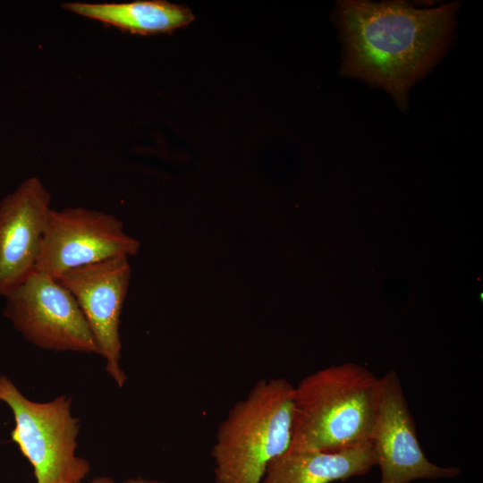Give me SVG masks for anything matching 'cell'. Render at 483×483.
Segmentation results:
<instances>
[{
	"mask_svg": "<svg viewBox=\"0 0 483 483\" xmlns=\"http://www.w3.org/2000/svg\"><path fill=\"white\" fill-rule=\"evenodd\" d=\"M457 8V3L419 9L403 1H340L343 74L383 88L406 109L410 88L449 43Z\"/></svg>",
	"mask_w": 483,
	"mask_h": 483,
	"instance_id": "1",
	"label": "cell"
},
{
	"mask_svg": "<svg viewBox=\"0 0 483 483\" xmlns=\"http://www.w3.org/2000/svg\"><path fill=\"white\" fill-rule=\"evenodd\" d=\"M58 483H72V482H58ZM90 483H114V480L107 477L95 478Z\"/></svg>",
	"mask_w": 483,
	"mask_h": 483,
	"instance_id": "13",
	"label": "cell"
},
{
	"mask_svg": "<svg viewBox=\"0 0 483 483\" xmlns=\"http://www.w3.org/2000/svg\"><path fill=\"white\" fill-rule=\"evenodd\" d=\"M370 442L376 466L381 471L380 483L453 479L460 474L459 468L435 464L424 453L400 378L394 370L379 377Z\"/></svg>",
	"mask_w": 483,
	"mask_h": 483,
	"instance_id": "7",
	"label": "cell"
},
{
	"mask_svg": "<svg viewBox=\"0 0 483 483\" xmlns=\"http://www.w3.org/2000/svg\"><path fill=\"white\" fill-rule=\"evenodd\" d=\"M379 377L344 363L318 370L293 387L289 449L336 452L370 441Z\"/></svg>",
	"mask_w": 483,
	"mask_h": 483,
	"instance_id": "2",
	"label": "cell"
},
{
	"mask_svg": "<svg viewBox=\"0 0 483 483\" xmlns=\"http://www.w3.org/2000/svg\"><path fill=\"white\" fill-rule=\"evenodd\" d=\"M4 299V317L37 347L99 355L77 301L54 277L34 271Z\"/></svg>",
	"mask_w": 483,
	"mask_h": 483,
	"instance_id": "5",
	"label": "cell"
},
{
	"mask_svg": "<svg viewBox=\"0 0 483 483\" xmlns=\"http://www.w3.org/2000/svg\"><path fill=\"white\" fill-rule=\"evenodd\" d=\"M123 483H164V482L157 480V479H144L142 477H138V478H133V479H128L124 480Z\"/></svg>",
	"mask_w": 483,
	"mask_h": 483,
	"instance_id": "12",
	"label": "cell"
},
{
	"mask_svg": "<svg viewBox=\"0 0 483 483\" xmlns=\"http://www.w3.org/2000/svg\"><path fill=\"white\" fill-rule=\"evenodd\" d=\"M0 401L13 411L12 440L31 464L37 483H80L87 476L89 463L75 453L79 419L72 415L71 398L36 402L0 376Z\"/></svg>",
	"mask_w": 483,
	"mask_h": 483,
	"instance_id": "4",
	"label": "cell"
},
{
	"mask_svg": "<svg viewBox=\"0 0 483 483\" xmlns=\"http://www.w3.org/2000/svg\"><path fill=\"white\" fill-rule=\"evenodd\" d=\"M293 387L284 378H262L229 410L212 448L216 483H260L289 449Z\"/></svg>",
	"mask_w": 483,
	"mask_h": 483,
	"instance_id": "3",
	"label": "cell"
},
{
	"mask_svg": "<svg viewBox=\"0 0 483 483\" xmlns=\"http://www.w3.org/2000/svg\"><path fill=\"white\" fill-rule=\"evenodd\" d=\"M51 197L38 177L0 200V298L35 271Z\"/></svg>",
	"mask_w": 483,
	"mask_h": 483,
	"instance_id": "9",
	"label": "cell"
},
{
	"mask_svg": "<svg viewBox=\"0 0 483 483\" xmlns=\"http://www.w3.org/2000/svg\"><path fill=\"white\" fill-rule=\"evenodd\" d=\"M139 248L113 215L81 207L51 209L35 271L57 279L72 268L135 255Z\"/></svg>",
	"mask_w": 483,
	"mask_h": 483,
	"instance_id": "6",
	"label": "cell"
},
{
	"mask_svg": "<svg viewBox=\"0 0 483 483\" xmlns=\"http://www.w3.org/2000/svg\"><path fill=\"white\" fill-rule=\"evenodd\" d=\"M374 466L370 441L336 452L288 449L268 465L260 483H333L365 475Z\"/></svg>",
	"mask_w": 483,
	"mask_h": 483,
	"instance_id": "10",
	"label": "cell"
},
{
	"mask_svg": "<svg viewBox=\"0 0 483 483\" xmlns=\"http://www.w3.org/2000/svg\"><path fill=\"white\" fill-rule=\"evenodd\" d=\"M130 277L128 257L117 256L72 268L56 279L77 301L106 360V369L120 387L127 380L120 365L119 326Z\"/></svg>",
	"mask_w": 483,
	"mask_h": 483,
	"instance_id": "8",
	"label": "cell"
},
{
	"mask_svg": "<svg viewBox=\"0 0 483 483\" xmlns=\"http://www.w3.org/2000/svg\"><path fill=\"white\" fill-rule=\"evenodd\" d=\"M63 8L138 35L169 33L195 20L187 6L163 0L121 4L65 3Z\"/></svg>",
	"mask_w": 483,
	"mask_h": 483,
	"instance_id": "11",
	"label": "cell"
}]
</instances>
